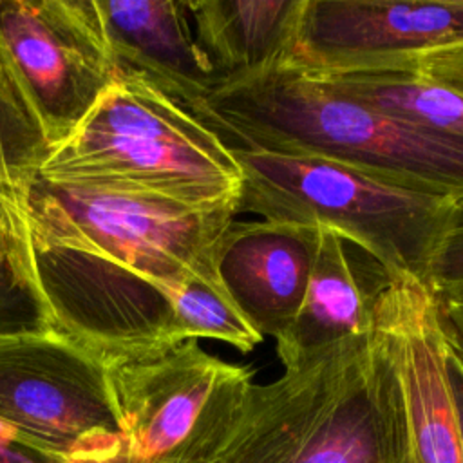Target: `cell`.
<instances>
[{
    "label": "cell",
    "instance_id": "cell-16",
    "mask_svg": "<svg viewBox=\"0 0 463 463\" xmlns=\"http://www.w3.org/2000/svg\"><path fill=\"white\" fill-rule=\"evenodd\" d=\"M54 329L34 277L27 222L14 186H7L0 199V338Z\"/></svg>",
    "mask_w": 463,
    "mask_h": 463
},
{
    "label": "cell",
    "instance_id": "cell-21",
    "mask_svg": "<svg viewBox=\"0 0 463 463\" xmlns=\"http://www.w3.org/2000/svg\"><path fill=\"white\" fill-rule=\"evenodd\" d=\"M438 300L449 354L463 369V293L441 297Z\"/></svg>",
    "mask_w": 463,
    "mask_h": 463
},
{
    "label": "cell",
    "instance_id": "cell-12",
    "mask_svg": "<svg viewBox=\"0 0 463 463\" xmlns=\"http://www.w3.org/2000/svg\"><path fill=\"white\" fill-rule=\"evenodd\" d=\"M114 65L146 78L194 116L217 87L186 2L96 0Z\"/></svg>",
    "mask_w": 463,
    "mask_h": 463
},
{
    "label": "cell",
    "instance_id": "cell-18",
    "mask_svg": "<svg viewBox=\"0 0 463 463\" xmlns=\"http://www.w3.org/2000/svg\"><path fill=\"white\" fill-rule=\"evenodd\" d=\"M51 156V146L0 63V184L16 186Z\"/></svg>",
    "mask_w": 463,
    "mask_h": 463
},
{
    "label": "cell",
    "instance_id": "cell-8",
    "mask_svg": "<svg viewBox=\"0 0 463 463\" xmlns=\"http://www.w3.org/2000/svg\"><path fill=\"white\" fill-rule=\"evenodd\" d=\"M0 63L51 150L116 78L96 0H0Z\"/></svg>",
    "mask_w": 463,
    "mask_h": 463
},
{
    "label": "cell",
    "instance_id": "cell-6",
    "mask_svg": "<svg viewBox=\"0 0 463 463\" xmlns=\"http://www.w3.org/2000/svg\"><path fill=\"white\" fill-rule=\"evenodd\" d=\"M123 463H210L242 409L253 371L224 362L199 340L110 353Z\"/></svg>",
    "mask_w": 463,
    "mask_h": 463
},
{
    "label": "cell",
    "instance_id": "cell-23",
    "mask_svg": "<svg viewBox=\"0 0 463 463\" xmlns=\"http://www.w3.org/2000/svg\"><path fill=\"white\" fill-rule=\"evenodd\" d=\"M449 374H450V387H452L459 438H461V450H463V369L458 365V362L450 354H449Z\"/></svg>",
    "mask_w": 463,
    "mask_h": 463
},
{
    "label": "cell",
    "instance_id": "cell-7",
    "mask_svg": "<svg viewBox=\"0 0 463 463\" xmlns=\"http://www.w3.org/2000/svg\"><path fill=\"white\" fill-rule=\"evenodd\" d=\"M0 425L58 463H123L107 362L60 329L0 338Z\"/></svg>",
    "mask_w": 463,
    "mask_h": 463
},
{
    "label": "cell",
    "instance_id": "cell-20",
    "mask_svg": "<svg viewBox=\"0 0 463 463\" xmlns=\"http://www.w3.org/2000/svg\"><path fill=\"white\" fill-rule=\"evenodd\" d=\"M412 71L463 96V45L427 52Z\"/></svg>",
    "mask_w": 463,
    "mask_h": 463
},
{
    "label": "cell",
    "instance_id": "cell-1",
    "mask_svg": "<svg viewBox=\"0 0 463 463\" xmlns=\"http://www.w3.org/2000/svg\"><path fill=\"white\" fill-rule=\"evenodd\" d=\"M228 148L318 156L463 203V145L279 63L221 83L195 112Z\"/></svg>",
    "mask_w": 463,
    "mask_h": 463
},
{
    "label": "cell",
    "instance_id": "cell-2",
    "mask_svg": "<svg viewBox=\"0 0 463 463\" xmlns=\"http://www.w3.org/2000/svg\"><path fill=\"white\" fill-rule=\"evenodd\" d=\"M403 396L382 335L340 342L251 383L210 463H403Z\"/></svg>",
    "mask_w": 463,
    "mask_h": 463
},
{
    "label": "cell",
    "instance_id": "cell-24",
    "mask_svg": "<svg viewBox=\"0 0 463 463\" xmlns=\"http://www.w3.org/2000/svg\"><path fill=\"white\" fill-rule=\"evenodd\" d=\"M7 186H9V184H0V199H2V194H4V190H5Z\"/></svg>",
    "mask_w": 463,
    "mask_h": 463
},
{
    "label": "cell",
    "instance_id": "cell-19",
    "mask_svg": "<svg viewBox=\"0 0 463 463\" xmlns=\"http://www.w3.org/2000/svg\"><path fill=\"white\" fill-rule=\"evenodd\" d=\"M425 284L438 298L463 293V212L438 248Z\"/></svg>",
    "mask_w": 463,
    "mask_h": 463
},
{
    "label": "cell",
    "instance_id": "cell-5",
    "mask_svg": "<svg viewBox=\"0 0 463 463\" xmlns=\"http://www.w3.org/2000/svg\"><path fill=\"white\" fill-rule=\"evenodd\" d=\"M118 183L192 206H233L241 168L221 137L141 74L116 78L38 170Z\"/></svg>",
    "mask_w": 463,
    "mask_h": 463
},
{
    "label": "cell",
    "instance_id": "cell-9",
    "mask_svg": "<svg viewBox=\"0 0 463 463\" xmlns=\"http://www.w3.org/2000/svg\"><path fill=\"white\" fill-rule=\"evenodd\" d=\"M456 45H463V0H304L284 63L315 76L400 72Z\"/></svg>",
    "mask_w": 463,
    "mask_h": 463
},
{
    "label": "cell",
    "instance_id": "cell-4",
    "mask_svg": "<svg viewBox=\"0 0 463 463\" xmlns=\"http://www.w3.org/2000/svg\"><path fill=\"white\" fill-rule=\"evenodd\" d=\"M27 230L157 288L201 279L224 286L219 251L233 206L201 208L118 183L34 172L14 186Z\"/></svg>",
    "mask_w": 463,
    "mask_h": 463
},
{
    "label": "cell",
    "instance_id": "cell-3",
    "mask_svg": "<svg viewBox=\"0 0 463 463\" xmlns=\"http://www.w3.org/2000/svg\"><path fill=\"white\" fill-rule=\"evenodd\" d=\"M241 168L235 215L326 226L362 248L385 275L421 282L463 203L383 181L318 156L230 148Z\"/></svg>",
    "mask_w": 463,
    "mask_h": 463
},
{
    "label": "cell",
    "instance_id": "cell-22",
    "mask_svg": "<svg viewBox=\"0 0 463 463\" xmlns=\"http://www.w3.org/2000/svg\"><path fill=\"white\" fill-rule=\"evenodd\" d=\"M0 463H58L42 450L24 443L9 429L0 425Z\"/></svg>",
    "mask_w": 463,
    "mask_h": 463
},
{
    "label": "cell",
    "instance_id": "cell-13",
    "mask_svg": "<svg viewBox=\"0 0 463 463\" xmlns=\"http://www.w3.org/2000/svg\"><path fill=\"white\" fill-rule=\"evenodd\" d=\"M344 244L336 232L317 226L302 306L291 327L275 340L284 369L302 365L333 345L371 331L374 289L364 291Z\"/></svg>",
    "mask_w": 463,
    "mask_h": 463
},
{
    "label": "cell",
    "instance_id": "cell-17",
    "mask_svg": "<svg viewBox=\"0 0 463 463\" xmlns=\"http://www.w3.org/2000/svg\"><path fill=\"white\" fill-rule=\"evenodd\" d=\"M172 313L175 342L212 338L251 353L264 336L235 306L224 286L188 279L161 286Z\"/></svg>",
    "mask_w": 463,
    "mask_h": 463
},
{
    "label": "cell",
    "instance_id": "cell-15",
    "mask_svg": "<svg viewBox=\"0 0 463 463\" xmlns=\"http://www.w3.org/2000/svg\"><path fill=\"white\" fill-rule=\"evenodd\" d=\"M317 78L347 98L463 145V96L416 71Z\"/></svg>",
    "mask_w": 463,
    "mask_h": 463
},
{
    "label": "cell",
    "instance_id": "cell-14",
    "mask_svg": "<svg viewBox=\"0 0 463 463\" xmlns=\"http://www.w3.org/2000/svg\"><path fill=\"white\" fill-rule=\"evenodd\" d=\"M304 0L186 2L197 45L217 85L279 63L293 49Z\"/></svg>",
    "mask_w": 463,
    "mask_h": 463
},
{
    "label": "cell",
    "instance_id": "cell-11",
    "mask_svg": "<svg viewBox=\"0 0 463 463\" xmlns=\"http://www.w3.org/2000/svg\"><path fill=\"white\" fill-rule=\"evenodd\" d=\"M317 226L233 219L219 251V277L242 315L262 335L280 338L307 288Z\"/></svg>",
    "mask_w": 463,
    "mask_h": 463
},
{
    "label": "cell",
    "instance_id": "cell-10",
    "mask_svg": "<svg viewBox=\"0 0 463 463\" xmlns=\"http://www.w3.org/2000/svg\"><path fill=\"white\" fill-rule=\"evenodd\" d=\"M371 315L402 387L403 463H463L438 297L407 273H383Z\"/></svg>",
    "mask_w": 463,
    "mask_h": 463
}]
</instances>
